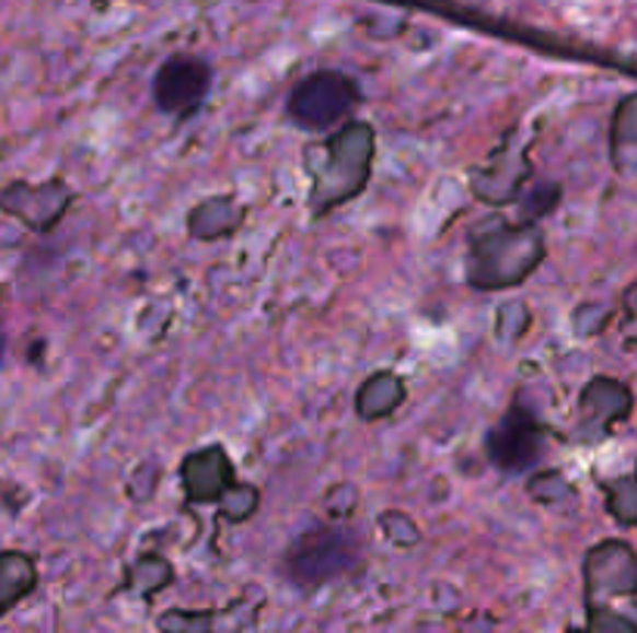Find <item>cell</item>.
<instances>
[{"label":"cell","instance_id":"6da1fadb","mask_svg":"<svg viewBox=\"0 0 637 633\" xmlns=\"http://www.w3.org/2000/svg\"><path fill=\"white\" fill-rule=\"evenodd\" d=\"M361 559V538L343 525H314L292 540L283 572L299 587H317L351 572Z\"/></svg>","mask_w":637,"mask_h":633},{"label":"cell","instance_id":"7a4b0ae2","mask_svg":"<svg viewBox=\"0 0 637 633\" xmlns=\"http://www.w3.org/2000/svg\"><path fill=\"white\" fill-rule=\"evenodd\" d=\"M358 103L355 81L343 72H317L292 91L290 109L299 125L321 131L336 125Z\"/></svg>","mask_w":637,"mask_h":633},{"label":"cell","instance_id":"3957f363","mask_svg":"<svg viewBox=\"0 0 637 633\" xmlns=\"http://www.w3.org/2000/svg\"><path fill=\"white\" fill-rule=\"evenodd\" d=\"M209 84H212V69L209 62L190 54H181V57L165 59L159 66L153 81V94L159 109L174 113V116H187L194 113L196 106L206 99L209 94Z\"/></svg>","mask_w":637,"mask_h":633},{"label":"cell","instance_id":"277c9868","mask_svg":"<svg viewBox=\"0 0 637 633\" xmlns=\"http://www.w3.org/2000/svg\"><path fill=\"white\" fill-rule=\"evenodd\" d=\"M488 454L491 460L498 462L507 472H522L532 462L538 460L541 442H538V425L532 420L529 410H522L520 403L503 417V422L491 432L488 438Z\"/></svg>","mask_w":637,"mask_h":633}]
</instances>
